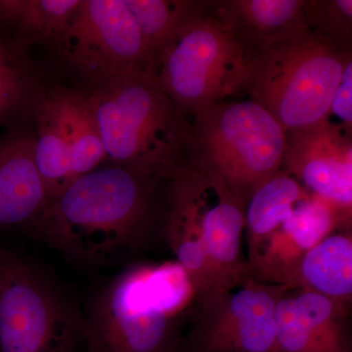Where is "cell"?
I'll return each mask as SVG.
<instances>
[{
	"mask_svg": "<svg viewBox=\"0 0 352 352\" xmlns=\"http://www.w3.org/2000/svg\"><path fill=\"white\" fill-rule=\"evenodd\" d=\"M156 180L116 164L96 168L50 201L34 226L67 256L88 263L110 261L147 237Z\"/></svg>",
	"mask_w": 352,
	"mask_h": 352,
	"instance_id": "1",
	"label": "cell"
},
{
	"mask_svg": "<svg viewBox=\"0 0 352 352\" xmlns=\"http://www.w3.org/2000/svg\"><path fill=\"white\" fill-rule=\"evenodd\" d=\"M254 44L219 2L189 1L173 34L151 56L150 78L183 117L244 90Z\"/></svg>",
	"mask_w": 352,
	"mask_h": 352,
	"instance_id": "2",
	"label": "cell"
},
{
	"mask_svg": "<svg viewBox=\"0 0 352 352\" xmlns=\"http://www.w3.org/2000/svg\"><path fill=\"white\" fill-rule=\"evenodd\" d=\"M196 292L176 261L132 266L111 280L83 320L85 352H179Z\"/></svg>",
	"mask_w": 352,
	"mask_h": 352,
	"instance_id": "3",
	"label": "cell"
},
{
	"mask_svg": "<svg viewBox=\"0 0 352 352\" xmlns=\"http://www.w3.org/2000/svg\"><path fill=\"white\" fill-rule=\"evenodd\" d=\"M342 47L309 27L254 45L244 90L286 134L321 124L347 60Z\"/></svg>",
	"mask_w": 352,
	"mask_h": 352,
	"instance_id": "4",
	"label": "cell"
},
{
	"mask_svg": "<svg viewBox=\"0 0 352 352\" xmlns=\"http://www.w3.org/2000/svg\"><path fill=\"white\" fill-rule=\"evenodd\" d=\"M88 96L106 156L116 166L157 179L188 161L189 124L149 76L94 88Z\"/></svg>",
	"mask_w": 352,
	"mask_h": 352,
	"instance_id": "5",
	"label": "cell"
},
{
	"mask_svg": "<svg viewBox=\"0 0 352 352\" xmlns=\"http://www.w3.org/2000/svg\"><path fill=\"white\" fill-rule=\"evenodd\" d=\"M236 96L193 116L190 143L191 157L219 175L245 206L261 185L282 170L287 134L250 95Z\"/></svg>",
	"mask_w": 352,
	"mask_h": 352,
	"instance_id": "6",
	"label": "cell"
},
{
	"mask_svg": "<svg viewBox=\"0 0 352 352\" xmlns=\"http://www.w3.org/2000/svg\"><path fill=\"white\" fill-rule=\"evenodd\" d=\"M168 178L166 210L200 235L214 277V293L250 277L242 254L244 204L195 157Z\"/></svg>",
	"mask_w": 352,
	"mask_h": 352,
	"instance_id": "7",
	"label": "cell"
},
{
	"mask_svg": "<svg viewBox=\"0 0 352 352\" xmlns=\"http://www.w3.org/2000/svg\"><path fill=\"white\" fill-rule=\"evenodd\" d=\"M51 45L94 88L150 76L151 55L124 0H82Z\"/></svg>",
	"mask_w": 352,
	"mask_h": 352,
	"instance_id": "8",
	"label": "cell"
},
{
	"mask_svg": "<svg viewBox=\"0 0 352 352\" xmlns=\"http://www.w3.org/2000/svg\"><path fill=\"white\" fill-rule=\"evenodd\" d=\"M83 320L29 264L0 256V352H75Z\"/></svg>",
	"mask_w": 352,
	"mask_h": 352,
	"instance_id": "9",
	"label": "cell"
},
{
	"mask_svg": "<svg viewBox=\"0 0 352 352\" xmlns=\"http://www.w3.org/2000/svg\"><path fill=\"white\" fill-rule=\"evenodd\" d=\"M288 287L248 277L196 300L179 352H273L276 305Z\"/></svg>",
	"mask_w": 352,
	"mask_h": 352,
	"instance_id": "10",
	"label": "cell"
},
{
	"mask_svg": "<svg viewBox=\"0 0 352 352\" xmlns=\"http://www.w3.org/2000/svg\"><path fill=\"white\" fill-rule=\"evenodd\" d=\"M344 222L349 220L333 204L307 192L291 212L248 252L250 277L293 287L303 256Z\"/></svg>",
	"mask_w": 352,
	"mask_h": 352,
	"instance_id": "11",
	"label": "cell"
},
{
	"mask_svg": "<svg viewBox=\"0 0 352 352\" xmlns=\"http://www.w3.org/2000/svg\"><path fill=\"white\" fill-rule=\"evenodd\" d=\"M282 168L309 193L330 201L351 220V132L324 120L316 126L287 134Z\"/></svg>",
	"mask_w": 352,
	"mask_h": 352,
	"instance_id": "12",
	"label": "cell"
},
{
	"mask_svg": "<svg viewBox=\"0 0 352 352\" xmlns=\"http://www.w3.org/2000/svg\"><path fill=\"white\" fill-rule=\"evenodd\" d=\"M347 305L289 286L276 305L273 352H351Z\"/></svg>",
	"mask_w": 352,
	"mask_h": 352,
	"instance_id": "13",
	"label": "cell"
},
{
	"mask_svg": "<svg viewBox=\"0 0 352 352\" xmlns=\"http://www.w3.org/2000/svg\"><path fill=\"white\" fill-rule=\"evenodd\" d=\"M50 201L34 157V138L12 134L0 140V228L32 224Z\"/></svg>",
	"mask_w": 352,
	"mask_h": 352,
	"instance_id": "14",
	"label": "cell"
},
{
	"mask_svg": "<svg viewBox=\"0 0 352 352\" xmlns=\"http://www.w3.org/2000/svg\"><path fill=\"white\" fill-rule=\"evenodd\" d=\"M293 287L349 303L352 296V238L333 232L303 256Z\"/></svg>",
	"mask_w": 352,
	"mask_h": 352,
	"instance_id": "15",
	"label": "cell"
},
{
	"mask_svg": "<svg viewBox=\"0 0 352 352\" xmlns=\"http://www.w3.org/2000/svg\"><path fill=\"white\" fill-rule=\"evenodd\" d=\"M36 113L34 157L51 201L73 183L69 132L54 91L41 97Z\"/></svg>",
	"mask_w": 352,
	"mask_h": 352,
	"instance_id": "16",
	"label": "cell"
},
{
	"mask_svg": "<svg viewBox=\"0 0 352 352\" xmlns=\"http://www.w3.org/2000/svg\"><path fill=\"white\" fill-rule=\"evenodd\" d=\"M300 0H234L219 2L238 30L254 45L308 27Z\"/></svg>",
	"mask_w": 352,
	"mask_h": 352,
	"instance_id": "17",
	"label": "cell"
},
{
	"mask_svg": "<svg viewBox=\"0 0 352 352\" xmlns=\"http://www.w3.org/2000/svg\"><path fill=\"white\" fill-rule=\"evenodd\" d=\"M82 0H0V23L14 28L21 50L34 43L52 44Z\"/></svg>",
	"mask_w": 352,
	"mask_h": 352,
	"instance_id": "18",
	"label": "cell"
},
{
	"mask_svg": "<svg viewBox=\"0 0 352 352\" xmlns=\"http://www.w3.org/2000/svg\"><path fill=\"white\" fill-rule=\"evenodd\" d=\"M54 94L69 132L74 182L96 170L107 156L89 96L67 89Z\"/></svg>",
	"mask_w": 352,
	"mask_h": 352,
	"instance_id": "19",
	"label": "cell"
},
{
	"mask_svg": "<svg viewBox=\"0 0 352 352\" xmlns=\"http://www.w3.org/2000/svg\"><path fill=\"white\" fill-rule=\"evenodd\" d=\"M34 88L24 51L13 39L0 36V124L9 122L29 105Z\"/></svg>",
	"mask_w": 352,
	"mask_h": 352,
	"instance_id": "20",
	"label": "cell"
},
{
	"mask_svg": "<svg viewBox=\"0 0 352 352\" xmlns=\"http://www.w3.org/2000/svg\"><path fill=\"white\" fill-rule=\"evenodd\" d=\"M149 50L155 52L173 34L189 1L166 0H124Z\"/></svg>",
	"mask_w": 352,
	"mask_h": 352,
	"instance_id": "21",
	"label": "cell"
},
{
	"mask_svg": "<svg viewBox=\"0 0 352 352\" xmlns=\"http://www.w3.org/2000/svg\"><path fill=\"white\" fill-rule=\"evenodd\" d=\"M305 17L308 27L349 50L351 36V0L305 1Z\"/></svg>",
	"mask_w": 352,
	"mask_h": 352,
	"instance_id": "22",
	"label": "cell"
},
{
	"mask_svg": "<svg viewBox=\"0 0 352 352\" xmlns=\"http://www.w3.org/2000/svg\"><path fill=\"white\" fill-rule=\"evenodd\" d=\"M325 122L351 132L352 126V61L347 60L339 85L333 96Z\"/></svg>",
	"mask_w": 352,
	"mask_h": 352,
	"instance_id": "23",
	"label": "cell"
}]
</instances>
